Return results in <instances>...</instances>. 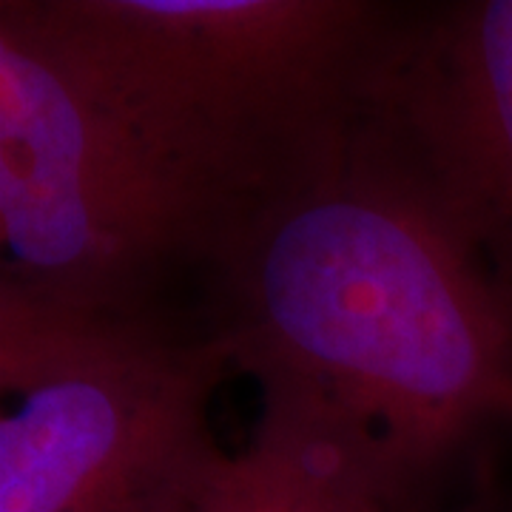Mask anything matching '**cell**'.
<instances>
[{
  "instance_id": "1",
  "label": "cell",
  "mask_w": 512,
  "mask_h": 512,
  "mask_svg": "<svg viewBox=\"0 0 512 512\" xmlns=\"http://www.w3.org/2000/svg\"><path fill=\"white\" fill-rule=\"evenodd\" d=\"M208 330L262 399L353 444L393 512H458L512 421V330L450 228L365 134L242 225Z\"/></svg>"
},
{
  "instance_id": "2",
  "label": "cell",
  "mask_w": 512,
  "mask_h": 512,
  "mask_svg": "<svg viewBox=\"0 0 512 512\" xmlns=\"http://www.w3.org/2000/svg\"><path fill=\"white\" fill-rule=\"evenodd\" d=\"M49 32L237 228L348 143L399 6L55 0Z\"/></svg>"
},
{
  "instance_id": "3",
  "label": "cell",
  "mask_w": 512,
  "mask_h": 512,
  "mask_svg": "<svg viewBox=\"0 0 512 512\" xmlns=\"http://www.w3.org/2000/svg\"><path fill=\"white\" fill-rule=\"evenodd\" d=\"M237 225L165 163L32 3L0 6V276L37 299L120 325L205 330Z\"/></svg>"
},
{
  "instance_id": "4",
  "label": "cell",
  "mask_w": 512,
  "mask_h": 512,
  "mask_svg": "<svg viewBox=\"0 0 512 512\" xmlns=\"http://www.w3.org/2000/svg\"><path fill=\"white\" fill-rule=\"evenodd\" d=\"M231 367L205 330H131L0 399V512H188Z\"/></svg>"
},
{
  "instance_id": "5",
  "label": "cell",
  "mask_w": 512,
  "mask_h": 512,
  "mask_svg": "<svg viewBox=\"0 0 512 512\" xmlns=\"http://www.w3.org/2000/svg\"><path fill=\"white\" fill-rule=\"evenodd\" d=\"M356 128L433 205L512 330V0L399 6Z\"/></svg>"
},
{
  "instance_id": "6",
  "label": "cell",
  "mask_w": 512,
  "mask_h": 512,
  "mask_svg": "<svg viewBox=\"0 0 512 512\" xmlns=\"http://www.w3.org/2000/svg\"><path fill=\"white\" fill-rule=\"evenodd\" d=\"M188 512H393L328 421L262 399L251 441L222 450Z\"/></svg>"
},
{
  "instance_id": "7",
  "label": "cell",
  "mask_w": 512,
  "mask_h": 512,
  "mask_svg": "<svg viewBox=\"0 0 512 512\" xmlns=\"http://www.w3.org/2000/svg\"><path fill=\"white\" fill-rule=\"evenodd\" d=\"M143 328L57 308L0 276V399Z\"/></svg>"
},
{
  "instance_id": "8",
  "label": "cell",
  "mask_w": 512,
  "mask_h": 512,
  "mask_svg": "<svg viewBox=\"0 0 512 512\" xmlns=\"http://www.w3.org/2000/svg\"><path fill=\"white\" fill-rule=\"evenodd\" d=\"M458 512H512V484L487 476Z\"/></svg>"
}]
</instances>
